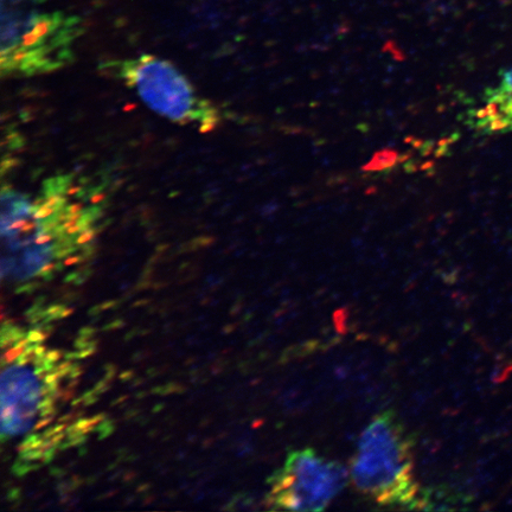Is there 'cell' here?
Here are the masks:
<instances>
[{"instance_id":"1","label":"cell","mask_w":512,"mask_h":512,"mask_svg":"<svg viewBox=\"0 0 512 512\" xmlns=\"http://www.w3.org/2000/svg\"><path fill=\"white\" fill-rule=\"evenodd\" d=\"M48 0H2L3 75H36L66 66L82 32L81 19L48 10Z\"/></svg>"},{"instance_id":"2","label":"cell","mask_w":512,"mask_h":512,"mask_svg":"<svg viewBox=\"0 0 512 512\" xmlns=\"http://www.w3.org/2000/svg\"><path fill=\"white\" fill-rule=\"evenodd\" d=\"M413 440L393 411L377 415L363 431L351 465L355 488L383 507L418 508Z\"/></svg>"},{"instance_id":"3","label":"cell","mask_w":512,"mask_h":512,"mask_svg":"<svg viewBox=\"0 0 512 512\" xmlns=\"http://www.w3.org/2000/svg\"><path fill=\"white\" fill-rule=\"evenodd\" d=\"M121 76L136 89L153 111L178 124H196L202 132L216 126L217 111L195 92L170 63L153 56H140L121 66Z\"/></svg>"},{"instance_id":"4","label":"cell","mask_w":512,"mask_h":512,"mask_svg":"<svg viewBox=\"0 0 512 512\" xmlns=\"http://www.w3.org/2000/svg\"><path fill=\"white\" fill-rule=\"evenodd\" d=\"M267 505L274 510L320 511L348 483L345 467L312 448L292 451L281 469L268 479Z\"/></svg>"},{"instance_id":"5","label":"cell","mask_w":512,"mask_h":512,"mask_svg":"<svg viewBox=\"0 0 512 512\" xmlns=\"http://www.w3.org/2000/svg\"><path fill=\"white\" fill-rule=\"evenodd\" d=\"M473 124L484 132L512 131V89L504 86L488 95L485 105L473 115Z\"/></svg>"},{"instance_id":"6","label":"cell","mask_w":512,"mask_h":512,"mask_svg":"<svg viewBox=\"0 0 512 512\" xmlns=\"http://www.w3.org/2000/svg\"><path fill=\"white\" fill-rule=\"evenodd\" d=\"M27 337L29 338L31 344H38L43 341H46L47 334L46 332H42L40 330H34L30 331Z\"/></svg>"},{"instance_id":"7","label":"cell","mask_w":512,"mask_h":512,"mask_svg":"<svg viewBox=\"0 0 512 512\" xmlns=\"http://www.w3.org/2000/svg\"><path fill=\"white\" fill-rule=\"evenodd\" d=\"M61 356L62 355L60 351H49L47 354V358L51 363L59 361Z\"/></svg>"},{"instance_id":"8","label":"cell","mask_w":512,"mask_h":512,"mask_svg":"<svg viewBox=\"0 0 512 512\" xmlns=\"http://www.w3.org/2000/svg\"><path fill=\"white\" fill-rule=\"evenodd\" d=\"M503 85L512 89V68L504 74Z\"/></svg>"},{"instance_id":"9","label":"cell","mask_w":512,"mask_h":512,"mask_svg":"<svg viewBox=\"0 0 512 512\" xmlns=\"http://www.w3.org/2000/svg\"><path fill=\"white\" fill-rule=\"evenodd\" d=\"M51 418H44L43 421L38 422V424L35 427V431L41 430V428L46 427L50 424Z\"/></svg>"},{"instance_id":"10","label":"cell","mask_w":512,"mask_h":512,"mask_svg":"<svg viewBox=\"0 0 512 512\" xmlns=\"http://www.w3.org/2000/svg\"><path fill=\"white\" fill-rule=\"evenodd\" d=\"M94 332L95 331L92 328L83 329L81 331V337H86V338L92 337L94 335Z\"/></svg>"},{"instance_id":"11","label":"cell","mask_w":512,"mask_h":512,"mask_svg":"<svg viewBox=\"0 0 512 512\" xmlns=\"http://www.w3.org/2000/svg\"><path fill=\"white\" fill-rule=\"evenodd\" d=\"M132 376L133 374L131 373V371H127V373L121 375V379H123V381L131 380Z\"/></svg>"},{"instance_id":"12","label":"cell","mask_w":512,"mask_h":512,"mask_svg":"<svg viewBox=\"0 0 512 512\" xmlns=\"http://www.w3.org/2000/svg\"><path fill=\"white\" fill-rule=\"evenodd\" d=\"M72 419V415L63 416V418L60 420L61 424H64V422L69 421Z\"/></svg>"},{"instance_id":"13","label":"cell","mask_w":512,"mask_h":512,"mask_svg":"<svg viewBox=\"0 0 512 512\" xmlns=\"http://www.w3.org/2000/svg\"><path fill=\"white\" fill-rule=\"evenodd\" d=\"M114 306V303L113 302H110V303H106L104 306L101 307V309H111V307Z\"/></svg>"}]
</instances>
